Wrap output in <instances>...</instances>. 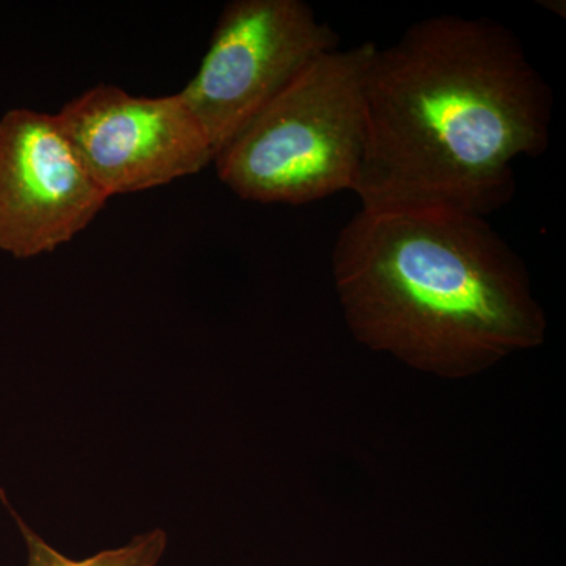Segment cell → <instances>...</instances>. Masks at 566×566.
<instances>
[{
  "instance_id": "cell-1",
  "label": "cell",
  "mask_w": 566,
  "mask_h": 566,
  "mask_svg": "<svg viewBox=\"0 0 566 566\" xmlns=\"http://www.w3.org/2000/svg\"><path fill=\"white\" fill-rule=\"evenodd\" d=\"M353 192L370 212L486 216L512 202L516 159L549 147L553 95L523 44L490 18L412 24L376 50Z\"/></svg>"
},
{
  "instance_id": "cell-2",
  "label": "cell",
  "mask_w": 566,
  "mask_h": 566,
  "mask_svg": "<svg viewBox=\"0 0 566 566\" xmlns=\"http://www.w3.org/2000/svg\"><path fill=\"white\" fill-rule=\"evenodd\" d=\"M333 274L357 340L420 370L475 374L545 340L523 260L483 218L360 210Z\"/></svg>"
},
{
  "instance_id": "cell-3",
  "label": "cell",
  "mask_w": 566,
  "mask_h": 566,
  "mask_svg": "<svg viewBox=\"0 0 566 566\" xmlns=\"http://www.w3.org/2000/svg\"><path fill=\"white\" fill-rule=\"evenodd\" d=\"M371 41L322 55L214 158L241 199L305 205L353 191L367 139Z\"/></svg>"
},
{
  "instance_id": "cell-4",
  "label": "cell",
  "mask_w": 566,
  "mask_h": 566,
  "mask_svg": "<svg viewBox=\"0 0 566 566\" xmlns=\"http://www.w3.org/2000/svg\"><path fill=\"white\" fill-rule=\"evenodd\" d=\"M338 41L303 0L227 3L196 76L180 92L214 158Z\"/></svg>"
},
{
  "instance_id": "cell-5",
  "label": "cell",
  "mask_w": 566,
  "mask_h": 566,
  "mask_svg": "<svg viewBox=\"0 0 566 566\" xmlns=\"http://www.w3.org/2000/svg\"><path fill=\"white\" fill-rule=\"evenodd\" d=\"M106 196L169 185L214 163V150L180 93L134 96L99 84L55 114Z\"/></svg>"
},
{
  "instance_id": "cell-6",
  "label": "cell",
  "mask_w": 566,
  "mask_h": 566,
  "mask_svg": "<svg viewBox=\"0 0 566 566\" xmlns=\"http://www.w3.org/2000/svg\"><path fill=\"white\" fill-rule=\"evenodd\" d=\"M107 200L55 115L13 109L0 118V251L17 259L55 251Z\"/></svg>"
},
{
  "instance_id": "cell-7",
  "label": "cell",
  "mask_w": 566,
  "mask_h": 566,
  "mask_svg": "<svg viewBox=\"0 0 566 566\" xmlns=\"http://www.w3.org/2000/svg\"><path fill=\"white\" fill-rule=\"evenodd\" d=\"M0 501L9 509L10 515L17 521L25 545H28V566H156L167 547V534L163 528H155L148 534L134 536L128 545L118 549L102 551L96 556L73 560L63 556L54 547L48 545L29 524L18 515L10 505L9 499L0 488Z\"/></svg>"
}]
</instances>
